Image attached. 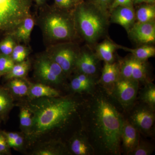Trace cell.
<instances>
[{
	"instance_id": "ffe728a7",
	"label": "cell",
	"mask_w": 155,
	"mask_h": 155,
	"mask_svg": "<svg viewBox=\"0 0 155 155\" xmlns=\"http://www.w3.org/2000/svg\"><path fill=\"white\" fill-rule=\"evenodd\" d=\"M69 151L67 147L59 141L47 143L39 147L34 152L36 155H61L67 153Z\"/></svg>"
},
{
	"instance_id": "60d3db41",
	"label": "cell",
	"mask_w": 155,
	"mask_h": 155,
	"mask_svg": "<svg viewBox=\"0 0 155 155\" xmlns=\"http://www.w3.org/2000/svg\"><path fill=\"white\" fill-rule=\"evenodd\" d=\"M75 1H76V2H77V3L79 2H78V1H79V0H75Z\"/></svg>"
},
{
	"instance_id": "1f68e13d",
	"label": "cell",
	"mask_w": 155,
	"mask_h": 155,
	"mask_svg": "<svg viewBox=\"0 0 155 155\" xmlns=\"http://www.w3.org/2000/svg\"><path fill=\"white\" fill-rule=\"evenodd\" d=\"M154 148L153 145L150 144L140 138L138 144L129 155H149L151 154Z\"/></svg>"
},
{
	"instance_id": "7c38bea8",
	"label": "cell",
	"mask_w": 155,
	"mask_h": 155,
	"mask_svg": "<svg viewBox=\"0 0 155 155\" xmlns=\"http://www.w3.org/2000/svg\"><path fill=\"white\" fill-rule=\"evenodd\" d=\"M112 11V22L121 25L128 32L135 22L136 15L133 7L119 6Z\"/></svg>"
},
{
	"instance_id": "d6986e66",
	"label": "cell",
	"mask_w": 155,
	"mask_h": 155,
	"mask_svg": "<svg viewBox=\"0 0 155 155\" xmlns=\"http://www.w3.org/2000/svg\"><path fill=\"white\" fill-rule=\"evenodd\" d=\"M132 63L130 73V80L144 84L149 82L147 67L145 61L136 59L132 56Z\"/></svg>"
},
{
	"instance_id": "cb8c5ba5",
	"label": "cell",
	"mask_w": 155,
	"mask_h": 155,
	"mask_svg": "<svg viewBox=\"0 0 155 155\" xmlns=\"http://www.w3.org/2000/svg\"><path fill=\"white\" fill-rule=\"evenodd\" d=\"M116 45L117 48L129 52L134 58L141 61H146L155 55V48L151 46L145 45L137 48L131 49L119 45Z\"/></svg>"
},
{
	"instance_id": "3957f363",
	"label": "cell",
	"mask_w": 155,
	"mask_h": 155,
	"mask_svg": "<svg viewBox=\"0 0 155 155\" xmlns=\"http://www.w3.org/2000/svg\"><path fill=\"white\" fill-rule=\"evenodd\" d=\"M41 8L38 23L46 41L50 45L70 41L76 35L72 13L56 6L44 5Z\"/></svg>"
},
{
	"instance_id": "5b68a950",
	"label": "cell",
	"mask_w": 155,
	"mask_h": 155,
	"mask_svg": "<svg viewBox=\"0 0 155 155\" xmlns=\"http://www.w3.org/2000/svg\"><path fill=\"white\" fill-rule=\"evenodd\" d=\"M33 1L0 0V36L12 34L31 14Z\"/></svg>"
},
{
	"instance_id": "ba28073f",
	"label": "cell",
	"mask_w": 155,
	"mask_h": 155,
	"mask_svg": "<svg viewBox=\"0 0 155 155\" xmlns=\"http://www.w3.org/2000/svg\"><path fill=\"white\" fill-rule=\"evenodd\" d=\"M139 82L119 77L109 94L122 107L127 110L132 107L138 94Z\"/></svg>"
},
{
	"instance_id": "5bb4252c",
	"label": "cell",
	"mask_w": 155,
	"mask_h": 155,
	"mask_svg": "<svg viewBox=\"0 0 155 155\" xmlns=\"http://www.w3.org/2000/svg\"><path fill=\"white\" fill-rule=\"evenodd\" d=\"M97 61L96 57L91 52L87 51L79 52L75 63V68L79 73L93 76L97 71Z\"/></svg>"
},
{
	"instance_id": "d4e9b609",
	"label": "cell",
	"mask_w": 155,
	"mask_h": 155,
	"mask_svg": "<svg viewBox=\"0 0 155 155\" xmlns=\"http://www.w3.org/2000/svg\"><path fill=\"white\" fill-rule=\"evenodd\" d=\"M14 106V100L8 90L0 87V116L7 115Z\"/></svg>"
},
{
	"instance_id": "8d00e7d4",
	"label": "cell",
	"mask_w": 155,
	"mask_h": 155,
	"mask_svg": "<svg viewBox=\"0 0 155 155\" xmlns=\"http://www.w3.org/2000/svg\"><path fill=\"white\" fill-rule=\"evenodd\" d=\"M119 6L133 7V0H113L110 10H113Z\"/></svg>"
},
{
	"instance_id": "e0dca14e",
	"label": "cell",
	"mask_w": 155,
	"mask_h": 155,
	"mask_svg": "<svg viewBox=\"0 0 155 155\" xmlns=\"http://www.w3.org/2000/svg\"><path fill=\"white\" fill-rule=\"evenodd\" d=\"M35 20L31 14L26 17L11 35L17 42L27 43L34 26Z\"/></svg>"
},
{
	"instance_id": "8fae6325",
	"label": "cell",
	"mask_w": 155,
	"mask_h": 155,
	"mask_svg": "<svg viewBox=\"0 0 155 155\" xmlns=\"http://www.w3.org/2000/svg\"><path fill=\"white\" fill-rule=\"evenodd\" d=\"M140 134L128 119H124L121 135V146L126 155H129L133 151L138 144Z\"/></svg>"
},
{
	"instance_id": "836d02e7",
	"label": "cell",
	"mask_w": 155,
	"mask_h": 155,
	"mask_svg": "<svg viewBox=\"0 0 155 155\" xmlns=\"http://www.w3.org/2000/svg\"><path fill=\"white\" fill-rule=\"evenodd\" d=\"M113 2V0H91L92 4L105 14L110 9Z\"/></svg>"
},
{
	"instance_id": "f546056e",
	"label": "cell",
	"mask_w": 155,
	"mask_h": 155,
	"mask_svg": "<svg viewBox=\"0 0 155 155\" xmlns=\"http://www.w3.org/2000/svg\"><path fill=\"white\" fill-rule=\"evenodd\" d=\"M17 42L11 35H6L0 41V54L11 56Z\"/></svg>"
},
{
	"instance_id": "f1b7e54d",
	"label": "cell",
	"mask_w": 155,
	"mask_h": 155,
	"mask_svg": "<svg viewBox=\"0 0 155 155\" xmlns=\"http://www.w3.org/2000/svg\"><path fill=\"white\" fill-rule=\"evenodd\" d=\"M3 133L10 148L17 150L22 149L24 145V140L21 134L17 132L5 131H3Z\"/></svg>"
},
{
	"instance_id": "f35d334b",
	"label": "cell",
	"mask_w": 155,
	"mask_h": 155,
	"mask_svg": "<svg viewBox=\"0 0 155 155\" xmlns=\"http://www.w3.org/2000/svg\"><path fill=\"white\" fill-rule=\"evenodd\" d=\"M136 3H147V0H133Z\"/></svg>"
},
{
	"instance_id": "83f0119b",
	"label": "cell",
	"mask_w": 155,
	"mask_h": 155,
	"mask_svg": "<svg viewBox=\"0 0 155 155\" xmlns=\"http://www.w3.org/2000/svg\"><path fill=\"white\" fill-rule=\"evenodd\" d=\"M19 118L21 130L28 136L32 126V115L28 107L21 108Z\"/></svg>"
},
{
	"instance_id": "9c48e42d",
	"label": "cell",
	"mask_w": 155,
	"mask_h": 155,
	"mask_svg": "<svg viewBox=\"0 0 155 155\" xmlns=\"http://www.w3.org/2000/svg\"><path fill=\"white\" fill-rule=\"evenodd\" d=\"M155 110L142 103L135 107L130 114L129 122L140 133L153 136L155 133Z\"/></svg>"
},
{
	"instance_id": "7402d4cb",
	"label": "cell",
	"mask_w": 155,
	"mask_h": 155,
	"mask_svg": "<svg viewBox=\"0 0 155 155\" xmlns=\"http://www.w3.org/2000/svg\"><path fill=\"white\" fill-rule=\"evenodd\" d=\"M9 81L8 89L11 94L20 97L28 95L29 83L23 78H14Z\"/></svg>"
},
{
	"instance_id": "2e32d148",
	"label": "cell",
	"mask_w": 155,
	"mask_h": 155,
	"mask_svg": "<svg viewBox=\"0 0 155 155\" xmlns=\"http://www.w3.org/2000/svg\"><path fill=\"white\" fill-rule=\"evenodd\" d=\"M95 84V80L93 76L79 73L71 80L70 87L74 92L91 94L94 91Z\"/></svg>"
},
{
	"instance_id": "52a82bcc",
	"label": "cell",
	"mask_w": 155,
	"mask_h": 155,
	"mask_svg": "<svg viewBox=\"0 0 155 155\" xmlns=\"http://www.w3.org/2000/svg\"><path fill=\"white\" fill-rule=\"evenodd\" d=\"M46 52L60 66L66 75L75 68L79 54L76 46L70 41L50 45Z\"/></svg>"
},
{
	"instance_id": "ab89813d",
	"label": "cell",
	"mask_w": 155,
	"mask_h": 155,
	"mask_svg": "<svg viewBox=\"0 0 155 155\" xmlns=\"http://www.w3.org/2000/svg\"><path fill=\"white\" fill-rule=\"evenodd\" d=\"M155 0H147V3L148 4H153L155 2Z\"/></svg>"
},
{
	"instance_id": "4fadbf2b",
	"label": "cell",
	"mask_w": 155,
	"mask_h": 155,
	"mask_svg": "<svg viewBox=\"0 0 155 155\" xmlns=\"http://www.w3.org/2000/svg\"><path fill=\"white\" fill-rule=\"evenodd\" d=\"M68 149L69 152L75 155L94 154L93 148L82 130L70 139Z\"/></svg>"
},
{
	"instance_id": "44dd1931",
	"label": "cell",
	"mask_w": 155,
	"mask_h": 155,
	"mask_svg": "<svg viewBox=\"0 0 155 155\" xmlns=\"http://www.w3.org/2000/svg\"><path fill=\"white\" fill-rule=\"evenodd\" d=\"M116 44L109 40H105L98 45L97 52L100 59L105 63H114V53L116 50Z\"/></svg>"
},
{
	"instance_id": "6da1fadb",
	"label": "cell",
	"mask_w": 155,
	"mask_h": 155,
	"mask_svg": "<svg viewBox=\"0 0 155 155\" xmlns=\"http://www.w3.org/2000/svg\"><path fill=\"white\" fill-rule=\"evenodd\" d=\"M90 94L82 116V130L94 154H121L123 117L103 87L95 89Z\"/></svg>"
},
{
	"instance_id": "e575fe53",
	"label": "cell",
	"mask_w": 155,
	"mask_h": 155,
	"mask_svg": "<svg viewBox=\"0 0 155 155\" xmlns=\"http://www.w3.org/2000/svg\"><path fill=\"white\" fill-rule=\"evenodd\" d=\"M55 5L61 9L70 10L77 4L75 0H54Z\"/></svg>"
},
{
	"instance_id": "4dcf8cb0",
	"label": "cell",
	"mask_w": 155,
	"mask_h": 155,
	"mask_svg": "<svg viewBox=\"0 0 155 155\" xmlns=\"http://www.w3.org/2000/svg\"><path fill=\"white\" fill-rule=\"evenodd\" d=\"M29 53L28 47L23 45L17 44L11 56L15 63H19L27 59Z\"/></svg>"
},
{
	"instance_id": "d590c367",
	"label": "cell",
	"mask_w": 155,
	"mask_h": 155,
	"mask_svg": "<svg viewBox=\"0 0 155 155\" xmlns=\"http://www.w3.org/2000/svg\"><path fill=\"white\" fill-rule=\"evenodd\" d=\"M10 148L3 132H0V155H8L11 153Z\"/></svg>"
},
{
	"instance_id": "484cf974",
	"label": "cell",
	"mask_w": 155,
	"mask_h": 155,
	"mask_svg": "<svg viewBox=\"0 0 155 155\" xmlns=\"http://www.w3.org/2000/svg\"><path fill=\"white\" fill-rule=\"evenodd\" d=\"M140 99L142 102L155 110V86L151 81L145 84L144 87L141 91Z\"/></svg>"
},
{
	"instance_id": "603a6c76",
	"label": "cell",
	"mask_w": 155,
	"mask_h": 155,
	"mask_svg": "<svg viewBox=\"0 0 155 155\" xmlns=\"http://www.w3.org/2000/svg\"><path fill=\"white\" fill-rule=\"evenodd\" d=\"M30 67V62L28 59L15 63L10 72L4 75L5 79L10 80L14 78H23L28 74Z\"/></svg>"
},
{
	"instance_id": "9a60e30c",
	"label": "cell",
	"mask_w": 155,
	"mask_h": 155,
	"mask_svg": "<svg viewBox=\"0 0 155 155\" xmlns=\"http://www.w3.org/2000/svg\"><path fill=\"white\" fill-rule=\"evenodd\" d=\"M119 77L120 71L118 64L116 63H105L100 82L108 94Z\"/></svg>"
},
{
	"instance_id": "d6a6232c",
	"label": "cell",
	"mask_w": 155,
	"mask_h": 155,
	"mask_svg": "<svg viewBox=\"0 0 155 155\" xmlns=\"http://www.w3.org/2000/svg\"><path fill=\"white\" fill-rule=\"evenodd\" d=\"M15 64L11 56L0 54V77L10 72Z\"/></svg>"
},
{
	"instance_id": "ac0fdd59",
	"label": "cell",
	"mask_w": 155,
	"mask_h": 155,
	"mask_svg": "<svg viewBox=\"0 0 155 155\" xmlns=\"http://www.w3.org/2000/svg\"><path fill=\"white\" fill-rule=\"evenodd\" d=\"M28 96L31 99L43 97H60L59 92L50 85L42 83H29Z\"/></svg>"
},
{
	"instance_id": "30bf717a",
	"label": "cell",
	"mask_w": 155,
	"mask_h": 155,
	"mask_svg": "<svg viewBox=\"0 0 155 155\" xmlns=\"http://www.w3.org/2000/svg\"><path fill=\"white\" fill-rule=\"evenodd\" d=\"M131 37L137 42L148 44L155 41V24L153 21L134 23L128 31Z\"/></svg>"
},
{
	"instance_id": "277c9868",
	"label": "cell",
	"mask_w": 155,
	"mask_h": 155,
	"mask_svg": "<svg viewBox=\"0 0 155 155\" xmlns=\"http://www.w3.org/2000/svg\"><path fill=\"white\" fill-rule=\"evenodd\" d=\"M73 14L76 31L88 43H94L104 32L106 14L92 3H77Z\"/></svg>"
},
{
	"instance_id": "8992f818",
	"label": "cell",
	"mask_w": 155,
	"mask_h": 155,
	"mask_svg": "<svg viewBox=\"0 0 155 155\" xmlns=\"http://www.w3.org/2000/svg\"><path fill=\"white\" fill-rule=\"evenodd\" d=\"M35 75L42 83L59 85L65 74L61 67L46 52L38 57L34 65Z\"/></svg>"
},
{
	"instance_id": "74e56055",
	"label": "cell",
	"mask_w": 155,
	"mask_h": 155,
	"mask_svg": "<svg viewBox=\"0 0 155 155\" xmlns=\"http://www.w3.org/2000/svg\"><path fill=\"white\" fill-rule=\"evenodd\" d=\"M36 3V5L39 7H42L45 5L47 0H33Z\"/></svg>"
},
{
	"instance_id": "4316f807",
	"label": "cell",
	"mask_w": 155,
	"mask_h": 155,
	"mask_svg": "<svg viewBox=\"0 0 155 155\" xmlns=\"http://www.w3.org/2000/svg\"><path fill=\"white\" fill-rule=\"evenodd\" d=\"M137 22H152L155 18V7L153 4L143 5L139 8L135 14Z\"/></svg>"
},
{
	"instance_id": "7a4b0ae2",
	"label": "cell",
	"mask_w": 155,
	"mask_h": 155,
	"mask_svg": "<svg viewBox=\"0 0 155 155\" xmlns=\"http://www.w3.org/2000/svg\"><path fill=\"white\" fill-rule=\"evenodd\" d=\"M31 100L28 107L32 117V126L28 136L31 140L51 131L64 129L80 106L77 100L60 96Z\"/></svg>"
}]
</instances>
